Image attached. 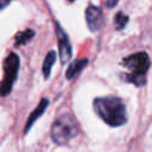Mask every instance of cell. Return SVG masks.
Returning <instances> with one entry per match:
<instances>
[{
    "label": "cell",
    "instance_id": "obj_1",
    "mask_svg": "<svg viewBox=\"0 0 152 152\" xmlns=\"http://www.w3.org/2000/svg\"><path fill=\"white\" fill-rule=\"evenodd\" d=\"M94 110L109 126L119 127L126 124L127 114L124 101L116 96H104L94 100Z\"/></svg>",
    "mask_w": 152,
    "mask_h": 152
},
{
    "label": "cell",
    "instance_id": "obj_2",
    "mask_svg": "<svg viewBox=\"0 0 152 152\" xmlns=\"http://www.w3.org/2000/svg\"><path fill=\"white\" fill-rule=\"evenodd\" d=\"M78 134V125L75 118L64 113L57 120H55L51 127V139L57 145H66L71 139Z\"/></svg>",
    "mask_w": 152,
    "mask_h": 152
},
{
    "label": "cell",
    "instance_id": "obj_3",
    "mask_svg": "<svg viewBox=\"0 0 152 152\" xmlns=\"http://www.w3.org/2000/svg\"><path fill=\"white\" fill-rule=\"evenodd\" d=\"M20 61L17 53L11 52L6 59L4 61V77L1 81V94L2 96H6L8 93H11L14 81L17 80L18 70H19Z\"/></svg>",
    "mask_w": 152,
    "mask_h": 152
},
{
    "label": "cell",
    "instance_id": "obj_4",
    "mask_svg": "<svg viewBox=\"0 0 152 152\" xmlns=\"http://www.w3.org/2000/svg\"><path fill=\"white\" fill-rule=\"evenodd\" d=\"M122 65L131 70V74L145 75L150 68V57L146 52H137L124 58Z\"/></svg>",
    "mask_w": 152,
    "mask_h": 152
},
{
    "label": "cell",
    "instance_id": "obj_5",
    "mask_svg": "<svg viewBox=\"0 0 152 152\" xmlns=\"http://www.w3.org/2000/svg\"><path fill=\"white\" fill-rule=\"evenodd\" d=\"M55 27H56V36H57V40H58L59 58H61V62L64 64V63H66L70 59V57L72 55L71 44H70L68 34L64 32V30L61 27V25L58 23H56Z\"/></svg>",
    "mask_w": 152,
    "mask_h": 152
},
{
    "label": "cell",
    "instance_id": "obj_6",
    "mask_svg": "<svg viewBox=\"0 0 152 152\" xmlns=\"http://www.w3.org/2000/svg\"><path fill=\"white\" fill-rule=\"evenodd\" d=\"M86 20H87L88 28L91 32L99 31L103 26V14H102V11L97 6H94V5L88 6L87 10H86Z\"/></svg>",
    "mask_w": 152,
    "mask_h": 152
},
{
    "label": "cell",
    "instance_id": "obj_7",
    "mask_svg": "<svg viewBox=\"0 0 152 152\" xmlns=\"http://www.w3.org/2000/svg\"><path fill=\"white\" fill-rule=\"evenodd\" d=\"M49 106V101L46 100V99H42L40 100V102L38 103V106L36 107V109L28 115V119H27V121H26V125H25V129H24V133L25 134H27V132H28V129L32 127V125L34 124V121L38 119V118H40L42 116V114L44 113V110L46 109V107Z\"/></svg>",
    "mask_w": 152,
    "mask_h": 152
},
{
    "label": "cell",
    "instance_id": "obj_8",
    "mask_svg": "<svg viewBox=\"0 0 152 152\" xmlns=\"http://www.w3.org/2000/svg\"><path fill=\"white\" fill-rule=\"evenodd\" d=\"M87 64H88V59H87V58H82V59H76V61H74V62L68 66V69H66V71H65V77H66L68 80H72L74 77H76V76L83 70V68H84Z\"/></svg>",
    "mask_w": 152,
    "mask_h": 152
},
{
    "label": "cell",
    "instance_id": "obj_9",
    "mask_svg": "<svg viewBox=\"0 0 152 152\" xmlns=\"http://www.w3.org/2000/svg\"><path fill=\"white\" fill-rule=\"evenodd\" d=\"M56 61V52L53 50L49 51L45 56V59H44V63H43V75L45 78H48L50 76V72H51V68L53 65Z\"/></svg>",
    "mask_w": 152,
    "mask_h": 152
},
{
    "label": "cell",
    "instance_id": "obj_10",
    "mask_svg": "<svg viewBox=\"0 0 152 152\" xmlns=\"http://www.w3.org/2000/svg\"><path fill=\"white\" fill-rule=\"evenodd\" d=\"M34 36V31L33 30H25V31H21V32H18L15 34V45L19 46V45H24L26 44L28 40L32 39V37Z\"/></svg>",
    "mask_w": 152,
    "mask_h": 152
},
{
    "label": "cell",
    "instance_id": "obj_11",
    "mask_svg": "<svg viewBox=\"0 0 152 152\" xmlns=\"http://www.w3.org/2000/svg\"><path fill=\"white\" fill-rule=\"evenodd\" d=\"M122 78L127 82H131L133 83L134 86L137 87H141L145 84L146 82V78H145V75H135V74H125L122 75Z\"/></svg>",
    "mask_w": 152,
    "mask_h": 152
},
{
    "label": "cell",
    "instance_id": "obj_12",
    "mask_svg": "<svg viewBox=\"0 0 152 152\" xmlns=\"http://www.w3.org/2000/svg\"><path fill=\"white\" fill-rule=\"evenodd\" d=\"M128 23V17L126 14H124L122 12H118L115 14V18H114V25H115V28L116 30H122Z\"/></svg>",
    "mask_w": 152,
    "mask_h": 152
},
{
    "label": "cell",
    "instance_id": "obj_13",
    "mask_svg": "<svg viewBox=\"0 0 152 152\" xmlns=\"http://www.w3.org/2000/svg\"><path fill=\"white\" fill-rule=\"evenodd\" d=\"M118 1H119V0H106V6H107L108 8H112V7H114V6L118 4Z\"/></svg>",
    "mask_w": 152,
    "mask_h": 152
},
{
    "label": "cell",
    "instance_id": "obj_14",
    "mask_svg": "<svg viewBox=\"0 0 152 152\" xmlns=\"http://www.w3.org/2000/svg\"><path fill=\"white\" fill-rule=\"evenodd\" d=\"M12 0H0V5H1V10H4L7 5H10V2H11Z\"/></svg>",
    "mask_w": 152,
    "mask_h": 152
},
{
    "label": "cell",
    "instance_id": "obj_15",
    "mask_svg": "<svg viewBox=\"0 0 152 152\" xmlns=\"http://www.w3.org/2000/svg\"><path fill=\"white\" fill-rule=\"evenodd\" d=\"M68 1H75V0H68Z\"/></svg>",
    "mask_w": 152,
    "mask_h": 152
}]
</instances>
